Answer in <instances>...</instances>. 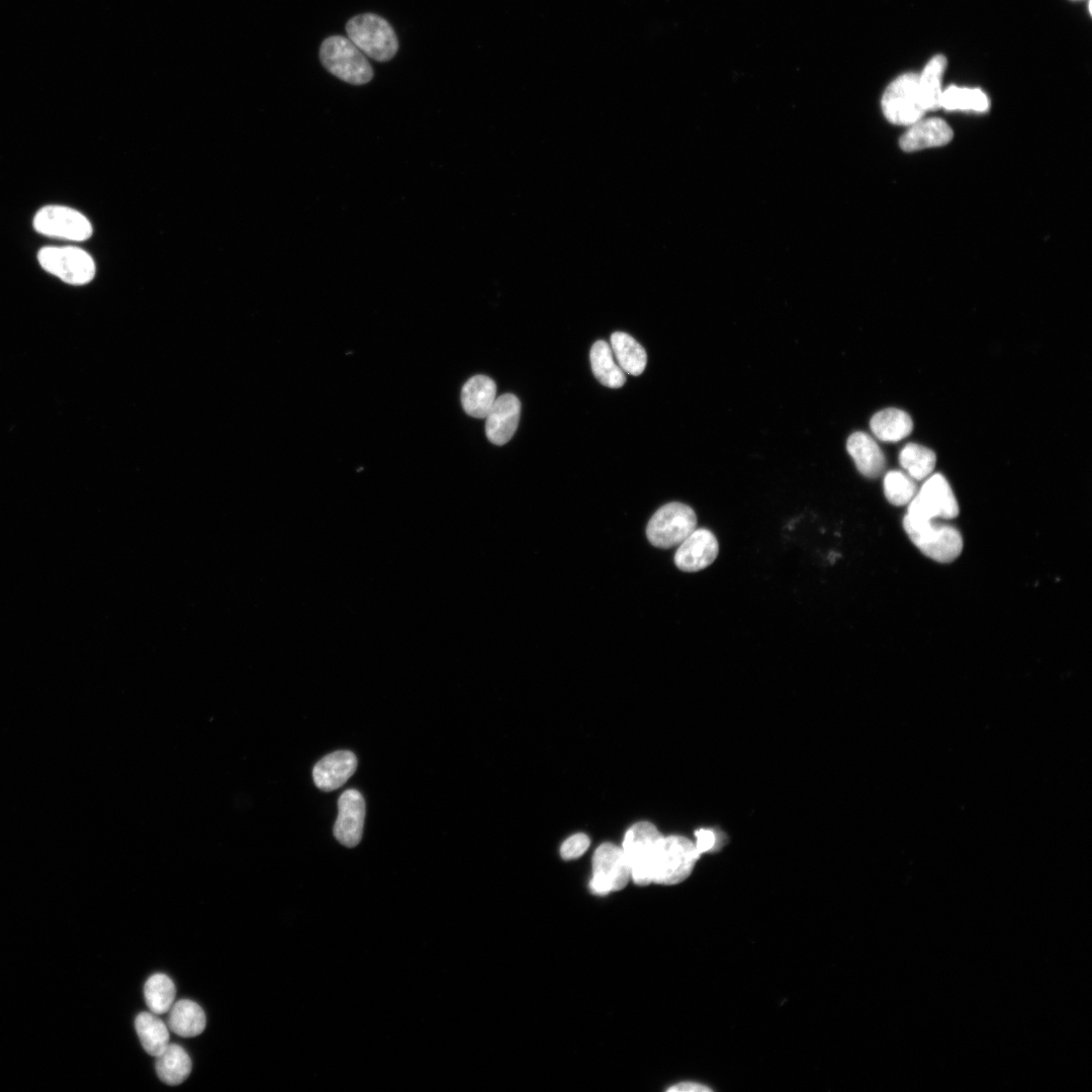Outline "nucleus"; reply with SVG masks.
<instances>
[{
  "mask_svg": "<svg viewBox=\"0 0 1092 1092\" xmlns=\"http://www.w3.org/2000/svg\"><path fill=\"white\" fill-rule=\"evenodd\" d=\"M701 854L694 841L679 835L661 836L653 850L651 881L660 885H676L693 872Z\"/></svg>",
  "mask_w": 1092,
  "mask_h": 1092,
  "instance_id": "obj_1",
  "label": "nucleus"
},
{
  "mask_svg": "<svg viewBox=\"0 0 1092 1092\" xmlns=\"http://www.w3.org/2000/svg\"><path fill=\"white\" fill-rule=\"evenodd\" d=\"M903 527L912 543L935 561H953L962 552V535L950 525L936 523L934 520H915L905 515Z\"/></svg>",
  "mask_w": 1092,
  "mask_h": 1092,
  "instance_id": "obj_2",
  "label": "nucleus"
},
{
  "mask_svg": "<svg viewBox=\"0 0 1092 1092\" xmlns=\"http://www.w3.org/2000/svg\"><path fill=\"white\" fill-rule=\"evenodd\" d=\"M323 66L340 80L352 85H364L373 78V69L365 55L348 38L332 35L320 49Z\"/></svg>",
  "mask_w": 1092,
  "mask_h": 1092,
  "instance_id": "obj_3",
  "label": "nucleus"
},
{
  "mask_svg": "<svg viewBox=\"0 0 1092 1092\" xmlns=\"http://www.w3.org/2000/svg\"><path fill=\"white\" fill-rule=\"evenodd\" d=\"M348 38L367 57L378 62L391 60L398 49L392 26L383 17L364 13L352 17L346 24Z\"/></svg>",
  "mask_w": 1092,
  "mask_h": 1092,
  "instance_id": "obj_4",
  "label": "nucleus"
},
{
  "mask_svg": "<svg viewBox=\"0 0 1092 1092\" xmlns=\"http://www.w3.org/2000/svg\"><path fill=\"white\" fill-rule=\"evenodd\" d=\"M885 117L894 124L911 125L927 111L921 96L918 74L905 73L886 88L882 97Z\"/></svg>",
  "mask_w": 1092,
  "mask_h": 1092,
  "instance_id": "obj_5",
  "label": "nucleus"
},
{
  "mask_svg": "<svg viewBox=\"0 0 1092 1092\" xmlns=\"http://www.w3.org/2000/svg\"><path fill=\"white\" fill-rule=\"evenodd\" d=\"M697 527L694 510L681 503H668L650 518L646 534L649 542L667 549L679 545Z\"/></svg>",
  "mask_w": 1092,
  "mask_h": 1092,
  "instance_id": "obj_6",
  "label": "nucleus"
},
{
  "mask_svg": "<svg viewBox=\"0 0 1092 1092\" xmlns=\"http://www.w3.org/2000/svg\"><path fill=\"white\" fill-rule=\"evenodd\" d=\"M959 505L952 489L940 473L929 475L908 504L906 516L915 520L952 519Z\"/></svg>",
  "mask_w": 1092,
  "mask_h": 1092,
  "instance_id": "obj_7",
  "label": "nucleus"
},
{
  "mask_svg": "<svg viewBox=\"0 0 1092 1092\" xmlns=\"http://www.w3.org/2000/svg\"><path fill=\"white\" fill-rule=\"evenodd\" d=\"M37 259L47 272L69 284H86L95 275L93 259L77 247H46L39 250Z\"/></svg>",
  "mask_w": 1092,
  "mask_h": 1092,
  "instance_id": "obj_8",
  "label": "nucleus"
},
{
  "mask_svg": "<svg viewBox=\"0 0 1092 1092\" xmlns=\"http://www.w3.org/2000/svg\"><path fill=\"white\" fill-rule=\"evenodd\" d=\"M631 880V870L622 849L613 843H603L593 856L590 891L600 896L622 890Z\"/></svg>",
  "mask_w": 1092,
  "mask_h": 1092,
  "instance_id": "obj_9",
  "label": "nucleus"
},
{
  "mask_svg": "<svg viewBox=\"0 0 1092 1092\" xmlns=\"http://www.w3.org/2000/svg\"><path fill=\"white\" fill-rule=\"evenodd\" d=\"M661 836L652 823L645 821L634 824L625 834L622 849L630 866L631 879L636 885L652 883L651 857Z\"/></svg>",
  "mask_w": 1092,
  "mask_h": 1092,
  "instance_id": "obj_10",
  "label": "nucleus"
},
{
  "mask_svg": "<svg viewBox=\"0 0 1092 1092\" xmlns=\"http://www.w3.org/2000/svg\"><path fill=\"white\" fill-rule=\"evenodd\" d=\"M33 226L39 234L81 242L92 235V225L81 212L64 205H47L33 218Z\"/></svg>",
  "mask_w": 1092,
  "mask_h": 1092,
  "instance_id": "obj_11",
  "label": "nucleus"
},
{
  "mask_svg": "<svg viewBox=\"0 0 1092 1092\" xmlns=\"http://www.w3.org/2000/svg\"><path fill=\"white\" fill-rule=\"evenodd\" d=\"M364 817L362 795L353 789L345 791L338 801V817L334 826L337 840L347 847L356 846L362 837Z\"/></svg>",
  "mask_w": 1092,
  "mask_h": 1092,
  "instance_id": "obj_12",
  "label": "nucleus"
},
{
  "mask_svg": "<svg viewBox=\"0 0 1092 1092\" xmlns=\"http://www.w3.org/2000/svg\"><path fill=\"white\" fill-rule=\"evenodd\" d=\"M718 552L719 545L715 535L707 529H695L679 544L674 554V563L682 571H699L712 564Z\"/></svg>",
  "mask_w": 1092,
  "mask_h": 1092,
  "instance_id": "obj_13",
  "label": "nucleus"
},
{
  "mask_svg": "<svg viewBox=\"0 0 1092 1092\" xmlns=\"http://www.w3.org/2000/svg\"><path fill=\"white\" fill-rule=\"evenodd\" d=\"M521 403L512 393L495 398L485 417V434L494 445H504L514 436L520 419Z\"/></svg>",
  "mask_w": 1092,
  "mask_h": 1092,
  "instance_id": "obj_14",
  "label": "nucleus"
},
{
  "mask_svg": "<svg viewBox=\"0 0 1092 1092\" xmlns=\"http://www.w3.org/2000/svg\"><path fill=\"white\" fill-rule=\"evenodd\" d=\"M951 127L941 118L931 117L919 119L909 125L899 141L900 148L905 152H915L927 148L946 145L952 139Z\"/></svg>",
  "mask_w": 1092,
  "mask_h": 1092,
  "instance_id": "obj_15",
  "label": "nucleus"
},
{
  "mask_svg": "<svg viewBox=\"0 0 1092 1092\" xmlns=\"http://www.w3.org/2000/svg\"><path fill=\"white\" fill-rule=\"evenodd\" d=\"M357 767L355 754L348 750H338L323 757L314 765L312 778L315 786L330 792L342 787Z\"/></svg>",
  "mask_w": 1092,
  "mask_h": 1092,
  "instance_id": "obj_16",
  "label": "nucleus"
},
{
  "mask_svg": "<svg viewBox=\"0 0 1092 1092\" xmlns=\"http://www.w3.org/2000/svg\"><path fill=\"white\" fill-rule=\"evenodd\" d=\"M846 449L863 476L875 478L883 472L886 464L884 453L870 435L863 432L851 434Z\"/></svg>",
  "mask_w": 1092,
  "mask_h": 1092,
  "instance_id": "obj_17",
  "label": "nucleus"
},
{
  "mask_svg": "<svg viewBox=\"0 0 1092 1092\" xmlns=\"http://www.w3.org/2000/svg\"><path fill=\"white\" fill-rule=\"evenodd\" d=\"M496 385L486 375L469 378L461 390V403L465 413L473 418L483 419L492 406L496 396Z\"/></svg>",
  "mask_w": 1092,
  "mask_h": 1092,
  "instance_id": "obj_18",
  "label": "nucleus"
},
{
  "mask_svg": "<svg viewBox=\"0 0 1092 1092\" xmlns=\"http://www.w3.org/2000/svg\"><path fill=\"white\" fill-rule=\"evenodd\" d=\"M168 1026L183 1037L200 1034L205 1027L206 1018L203 1009L194 1001L182 999L169 1009Z\"/></svg>",
  "mask_w": 1092,
  "mask_h": 1092,
  "instance_id": "obj_19",
  "label": "nucleus"
},
{
  "mask_svg": "<svg viewBox=\"0 0 1092 1092\" xmlns=\"http://www.w3.org/2000/svg\"><path fill=\"white\" fill-rule=\"evenodd\" d=\"M192 1063L189 1055L179 1044L169 1043L156 1057V1072L167 1085H178L187 1079Z\"/></svg>",
  "mask_w": 1092,
  "mask_h": 1092,
  "instance_id": "obj_20",
  "label": "nucleus"
},
{
  "mask_svg": "<svg viewBox=\"0 0 1092 1092\" xmlns=\"http://www.w3.org/2000/svg\"><path fill=\"white\" fill-rule=\"evenodd\" d=\"M870 426L874 435L884 442H897L907 437L913 429L910 416L904 411L889 407L873 416Z\"/></svg>",
  "mask_w": 1092,
  "mask_h": 1092,
  "instance_id": "obj_21",
  "label": "nucleus"
},
{
  "mask_svg": "<svg viewBox=\"0 0 1092 1092\" xmlns=\"http://www.w3.org/2000/svg\"><path fill=\"white\" fill-rule=\"evenodd\" d=\"M611 349L624 372L637 376L644 371L647 355L644 348L633 337L624 332L613 333Z\"/></svg>",
  "mask_w": 1092,
  "mask_h": 1092,
  "instance_id": "obj_22",
  "label": "nucleus"
},
{
  "mask_svg": "<svg viewBox=\"0 0 1092 1092\" xmlns=\"http://www.w3.org/2000/svg\"><path fill=\"white\" fill-rule=\"evenodd\" d=\"M589 359L594 375L603 385L619 388L625 384V373L615 362L611 346L606 341L599 340L593 345Z\"/></svg>",
  "mask_w": 1092,
  "mask_h": 1092,
  "instance_id": "obj_23",
  "label": "nucleus"
},
{
  "mask_svg": "<svg viewBox=\"0 0 1092 1092\" xmlns=\"http://www.w3.org/2000/svg\"><path fill=\"white\" fill-rule=\"evenodd\" d=\"M134 1026L144 1050L157 1057L169 1044V1031L166 1024L155 1013L141 1012L134 1020Z\"/></svg>",
  "mask_w": 1092,
  "mask_h": 1092,
  "instance_id": "obj_24",
  "label": "nucleus"
},
{
  "mask_svg": "<svg viewBox=\"0 0 1092 1092\" xmlns=\"http://www.w3.org/2000/svg\"><path fill=\"white\" fill-rule=\"evenodd\" d=\"M946 66L943 56H934L918 74L919 88L926 110H935L940 107L942 94L941 80Z\"/></svg>",
  "mask_w": 1092,
  "mask_h": 1092,
  "instance_id": "obj_25",
  "label": "nucleus"
},
{
  "mask_svg": "<svg viewBox=\"0 0 1092 1092\" xmlns=\"http://www.w3.org/2000/svg\"><path fill=\"white\" fill-rule=\"evenodd\" d=\"M939 105L946 110L985 112L990 102L986 93L978 88L951 85L942 91Z\"/></svg>",
  "mask_w": 1092,
  "mask_h": 1092,
  "instance_id": "obj_26",
  "label": "nucleus"
},
{
  "mask_svg": "<svg viewBox=\"0 0 1092 1092\" xmlns=\"http://www.w3.org/2000/svg\"><path fill=\"white\" fill-rule=\"evenodd\" d=\"M899 462L906 473L914 480H923L931 475L935 462V453L927 447L909 443L902 448Z\"/></svg>",
  "mask_w": 1092,
  "mask_h": 1092,
  "instance_id": "obj_27",
  "label": "nucleus"
},
{
  "mask_svg": "<svg viewBox=\"0 0 1092 1092\" xmlns=\"http://www.w3.org/2000/svg\"><path fill=\"white\" fill-rule=\"evenodd\" d=\"M144 995L149 1009L155 1014H163L173 1005L176 988L167 975L157 973L147 980Z\"/></svg>",
  "mask_w": 1092,
  "mask_h": 1092,
  "instance_id": "obj_28",
  "label": "nucleus"
},
{
  "mask_svg": "<svg viewBox=\"0 0 1092 1092\" xmlns=\"http://www.w3.org/2000/svg\"><path fill=\"white\" fill-rule=\"evenodd\" d=\"M917 490L915 480L902 471L891 470L884 477L885 495L895 506L909 504Z\"/></svg>",
  "mask_w": 1092,
  "mask_h": 1092,
  "instance_id": "obj_29",
  "label": "nucleus"
},
{
  "mask_svg": "<svg viewBox=\"0 0 1092 1092\" xmlns=\"http://www.w3.org/2000/svg\"><path fill=\"white\" fill-rule=\"evenodd\" d=\"M589 842V838L585 834H574L562 843L560 854L566 860L577 858L586 851Z\"/></svg>",
  "mask_w": 1092,
  "mask_h": 1092,
  "instance_id": "obj_30",
  "label": "nucleus"
},
{
  "mask_svg": "<svg viewBox=\"0 0 1092 1092\" xmlns=\"http://www.w3.org/2000/svg\"><path fill=\"white\" fill-rule=\"evenodd\" d=\"M695 846L700 854L711 850L716 843L715 833L710 829H699L695 833Z\"/></svg>",
  "mask_w": 1092,
  "mask_h": 1092,
  "instance_id": "obj_31",
  "label": "nucleus"
},
{
  "mask_svg": "<svg viewBox=\"0 0 1092 1092\" xmlns=\"http://www.w3.org/2000/svg\"><path fill=\"white\" fill-rule=\"evenodd\" d=\"M713 1090L711 1087L698 1082H680L667 1089L668 1092H706Z\"/></svg>",
  "mask_w": 1092,
  "mask_h": 1092,
  "instance_id": "obj_32",
  "label": "nucleus"
}]
</instances>
